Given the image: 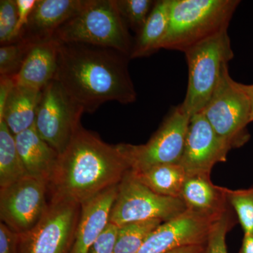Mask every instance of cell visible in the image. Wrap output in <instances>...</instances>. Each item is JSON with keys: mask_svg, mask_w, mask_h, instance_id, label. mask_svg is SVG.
I'll return each instance as SVG.
<instances>
[{"mask_svg": "<svg viewBox=\"0 0 253 253\" xmlns=\"http://www.w3.org/2000/svg\"><path fill=\"white\" fill-rule=\"evenodd\" d=\"M18 23L16 0L0 1V42L1 45L13 43Z\"/></svg>", "mask_w": 253, "mask_h": 253, "instance_id": "obj_28", "label": "cell"}, {"mask_svg": "<svg viewBox=\"0 0 253 253\" xmlns=\"http://www.w3.org/2000/svg\"><path fill=\"white\" fill-rule=\"evenodd\" d=\"M190 119L191 116L179 105L171 110L147 143L129 144L131 170L140 172L159 165L179 163Z\"/></svg>", "mask_w": 253, "mask_h": 253, "instance_id": "obj_10", "label": "cell"}, {"mask_svg": "<svg viewBox=\"0 0 253 253\" xmlns=\"http://www.w3.org/2000/svg\"><path fill=\"white\" fill-rule=\"evenodd\" d=\"M239 0H169V21L162 49L184 51L228 29Z\"/></svg>", "mask_w": 253, "mask_h": 253, "instance_id": "obj_3", "label": "cell"}, {"mask_svg": "<svg viewBox=\"0 0 253 253\" xmlns=\"http://www.w3.org/2000/svg\"><path fill=\"white\" fill-rule=\"evenodd\" d=\"M118 12L128 28L136 34L144 26L156 1L152 0H115Z\"/></svg>", "mask_w": 253, "mask_h": 253, "instance_id": "obj_25", "label": "cell"}, {"mask_svg": "<svg viewBox=\"0 0 253 253\" xmlns=\"http://www.w3.org/2000/svg\"><path fill=\"white\" fill-rule=\"evenodd\" d=\"M131 169L129 144H107L81 125L59 154L48 184L50 202L83 204L118 185Z\"/></svg>", "mask_w": 253, "mask_h": 253, "instance_id": "obj_1", "label": "cell"}, {"mask_svg": "<svg viewBox=\"0 0 253 253\" xmlns=\"http://www.w3.org/2000/svg\"><path fill=\"white\" fill-rule=\"evenodd\" d=\"M117 50L59 42L54 80L84 113H93L108 101L129 104L136 99L128 62Z\"/></svg>", "mask_w": 253, "mask_h": 253, "instance_id": "obj_2", "label": "cell"}, {"mask_svg": "<svg viewBox=\"0 0 253 253\" xmlns=\"http://www.w3.org/2000/svg\"><path fill=\"white\" fill-rule=\"evenodd\" d=\"M207 244V242H206ZM206 244L182 246L167 253H206Z\"/></svg>", "mask_w": 253, "mask_h": 253, "instance_id": "obj_33", "label": "cell"}, {"mask_svg": "<svg viewBox=\"0 0 253 253\" xmlns=\"http://www.w3.org/2000/svg\"><path fill=\"white\" fill-rule=\"evenodd\" d=\"M32 44L19 40L0 47V76L14 78Z\"/></svg>", "mask_w": 253, "mask_h": 253, "instance_id": "obj_26", "label": "cell"}, {"mask_svg": "<svg viewBox=\"0 0 253 253\" xmlns=\"http://www.w3.org/2000/svg\"><path fill=\"white\" fill-rule=\"evenodd\" d=\"M218 219L204 217L186 210L154 229L137 253H167L182 246L206 244L211 226Z\"/></svg>", "mask_w": 253, "mask_h": 253, "instance_id": "obj_13", "label": "cell"}, {"mask_svg": "<svg viewBox=\"0 0 253 253\" xmlns=\"http://www.w3.org/2000/svg\"><path fill=\"white\" fill-rule=\"evenodd\" d=\"M81 205L50 202L41 221L20 234L19 253H71Z\"/></svg>", "mask_w": 253, "mask_h": 253, "instance_id": "obj_9", "label": "cell"}, {"mask_svg": "<svg viewBox=\"0 0 253 253\" xmlns=\"http://www.w3.org/2000/svg\"><path fill=\"white\" fill-rule=\"evenodd\" d=\"M87 0H38L19 40L33 44L52 40L55 33L79 12Z\"/></svg>", "mask_w": 253, "mask_h": 253, "instance_id": "obj_14", "label": "cell"}, {"mask_svg": "<svg viewBox=\"0 0 253 253\" xmlns=\"http://www.w3.org/2000/svg\"><path fill=\"white\" fill-rule=\"evenodd\" d=\"M200 113L231 149L241 147L249 141L251 104L240 83L231 78L229 65L223 69L215 90Z\"/></svg>", "mask_w": 253, "mask_h": 253, "instance_id": "obj_6", "label": "cell"}, {"mask_svg": "<svg viewBox=\"0 0 253 253\" xmlns=\"http://www.w3.org/2000/svg\"><path fill=\"white\" fill-rule=\"evenodd\" d=\"M47 181L28 176L0 189V217L19 234L31 230L41 221L49 204Z\"/></svg>", "mask_w": 253, "mask_h": 253, "instance_id": "obj_11", "label": "cell"}, {"mask_svg": "<svg viewBox=\"0 0 253 253\" xmlns=\"http://www.w3.org/2000/svg\"><path fill=\"white\" fill-rule=\"evenodd\" d=\"M20 234L0 224V253H19Z\"/></svg>", "mask_w": 253, "mask_h": 253, "instance_id": "obj_30", "label": "cell"}, {"mask_svg": "<svg viewBox=\"0 0 253 253\" xmlns=\"http://www.w3.org/2000/svg\"><path fill=\"white\" fill-rule=\"evenodd\" d=\"M188 86L181 109L190 116L201 112L217 87L221 73L234 58L228 29L200 42L184 51Z\"/></svg>", "mask_w": 253, "mask_h": 253, "instance_id": "obj_5", "label": "cell"}, {"mask_svg": "<svg viewBox=\"0 0 253 253\" xmlns=\"http://www.w3.org/2000/svg\"><path fill=\"white\" fill-rule=\"evenodd\" d=\"M118 185L103 191L81 205L71 253H88L109 223L110 213L118 194Z\"/></svg>", "mask_w": 253, "mask_h": 253, "instance_id": "obj_15", "label": "cell"}, {"mask_svg": "<svg viewBox=\"0 0 253 253\" xmlns=\"http://www.w3.org/2000/svg\"><path fill=\"white\" fill-rule=\"evenodd\" d=\"M131 171L143 184L156 194L180 199L187 176L179 163L159 165L140 172Z\"/></svg>", "mask_w": 253, "mask_h": 253, "instance_id": "obj_21", "label": "cell"}, {"mask_svg": "<svg viewBox=\"0 0 253 253\" xmlns=\"http://www.w3.org/2000/svg\"><path fill=\"white\" fill-rule=\"evenodd\" d=\"M53 39L110 48L129 57L133 45L115 0H87L79 12L57 30Z\"/></svg>", "mask_w": 253, "mask_h": 253, "instance_id": "obj_4", "label": "cell"}, {"mask_svg": "<svg viewBox=\"0 0 253 253\" xmlns=\"http://www.w3.org/2000/svg\"><path fill=\"white\" fill-rule=\"evenodd\" d=\"M16 146L28 176L49 181L59 154L37 132L34 126L15 136Z\"/></svg>", "mask_w": 253, "mask_h": 253, "instance_id": "obj_18", "label": "cell"}, {"mask_svg": "<svg viewBox=\"0 0 253 253\" xmlns=\"http://www.w3.org/2000/svg\"><path fill=\"white\" fill-rule=\"evenodd\" d=\"M169 21V0L156 1L144 26L136 34L129 59L147 57L162 49Z\"/></svg>", "mask_w": 253, "mask_h": 253, "instance_id": "obj_20", "label": "cell"}, {"mask_svg": "<svg viewBox=\"0 0 253 253\" xmlns=\"http://www.w3.org/2000/svg\"><path fill=\"white\" fill-rule=\"evenodd\" d=\"M18 8V23L15 31L14 41H18L26 27L38 0H16Z\"/></svg>", "mask_w": 253, "mask_h": 253, "instance_id": "obj_31", "label": "cell"}, {"mask_svg": "<svg viewBox=\"0 0 253 253\" xmlns=\"http://www.w3.org/2000/svg\"><path fill=\"white\" fill-rule=\"evenodd\" d=\"M234 224L229 210L213 223L208 236L206 253H228L226 236Z\"/></svg>", "mask_w": 253, "mask_h": 253, "instance_id": "obj_27", "label": "cell"}, {"mask_svg": "<svg viewBox=\"0 0 253 253\" xmlns=\"http://www.w3.org/2000/svg\"><path fill=\"white\" fill-rule=\"evenodd\" d=\"M239 253H253V235L244 234Z\"/></svg>", "mask_w": 253, "mask_h": 253, "instance_id": "obj_34", "label": "cell"}, {"mask_svg": "<svg viewBox=\"0 0 253 253\" xmlns=\"http://www.w3.org/2000/svg\"><path fill=\"white\" fill-rule=\"evenodd\" d=\"M42 92L15 84L0 113V121H4L14 136L34 126Z\"/></svg>", "mask_w": 253, "mask_h": 253, "instance_id": "obj_19", "label": "cell"}, {"mask_svg": "<svg viewBox=\"0 0 253 253\" xmlns=\"http://www.w3.org/2000/svg\"><path fill=\"white\" fill-rule=\"evenodd\" d=\"M186 208L179 198L161 196L151 191L131 169L118 184L117 196L110 213L109 222L119 227L129 223L159 219L171 220Z\"/></svg>", "mask_w": 253, "mask_h": 253, "instance_id": "obj_7", "label": "cell"}, {"mask_svg": "<svg viewBox=\"0 0 253 253\" xmlns=\"http://www.w3.org/2000/svg\"><path fill=\"white\" fill-rule=\"evenodd\" d=\"M28 176L18 154L15 136L4 121H0V189Z\"/></svg>", "mask_w": 253, "mask_h": 253, "instance_id": "obj_22", "label": "cell"}, {"mask_svg": "<svg viewBox=\"0 0 253 253\" xmlns=\"http://www.w3.org/2000/svg\"><path fill=\"white\" fill-rule=\"evenodd\" d=\"M240 85L249 98L250 104H251V123H252L253 122V84H244L240 83Z\"/></svg>", "mask_w": 253, "mask_h": 253, "instance_id": "obj_35", "label": "cell"}, {"mask_svg": "<svg viewBox=\"0 0 253 253\" xmlns=\"http://www.w3.org/2000/svg\"><path fill=\"white\" fill-rule=\"evenodd\" d=\"M231 148L221 140L201 113L191 116L179 164L186 176H211L213 167L225 162Z\"/></svg>", "mask_w": 253, "mask_h": 253, "instance_id": "obj_12", "label": "cell"}, {"mask_svg": "<svg viewBox=\"0 0 253 253\" xmlns=\"http://www.w3.org/2000/svg\"><path fill=\"white\" fill-rule=\"evenodd\" d=\"M180 199L187 211L204 217L218 219L229 210L224 187L214 185L210 175L186 176Z\"/></svg>", "mask_w": 253, "mask_h": 253, "instance_id": "obj_17", "label": "cell"}, {"mask_svg": "<svg viewBox=\"0 0 253 253\" xmlns=\"http://www.w3.org/2000/svg\"><path fill=\"white\" fill-rule=\"evenodd\" d=\"M228 204L234 208L244 234L253 235V187L232 190L224 187Z\"/></svg>", "mask_w": 253, "mask_h": 253, "instance_id": "obj_24", "label": "cell"}, {"mask_svg": "<svg viewBox=\"0 0 253 253\" xmlns=\"http://www.w3.org/2000/svg\"><path fill=\"white\" fill-rule=\"evenodd\" d=\"M163 222L151 219L119 226L113 253H137L146 238Z\"/></svg>", "mask_w": 253, "mask_h": 253, "instance_id": "obj_23", "label": "cell"}, {"mask_svg": "<svg viewBox=\"0 0 253 253\" xmlns=\"http://www.w3.org/2000/svg\"><path fill=\"white\" fill-rule=\"evenodd\" d=\"M118 231V226L109 222L88 253H113Z\"/></svg>", "mask_w": 253, "mask_h": 253, "instance_id": "obj_29", "label": "cell"}, {"mask_svg": "<svg viewBox=\"0 0 253 253\" xmlns=\"http://www.w3.org/2000/svg\"><path fill=\"white\" fill-rule=\"evenodd\" d=\"M14 85V78L0 76V113L3 111L6 99Z\"/></svg>", "mask_w": 253, "mask_h": 253, "instance_id": "obj_32", "label": "cell"}, {"mask_svg": "<svg viewBox=\"0 0 253 253\" xmlns=\"http://www.w3.org/2000/svg\"><path fill=\"white\" fill-rule=\"evenodd\" d=\"M83 113L54 80L42 89L34 126L42 139L61 154L81 126Z\"/></svg>", "mask_w": 253, "mask_h": 253, "instance_id": "obj_8", "label": "cell"}, {"mask_svg": "<svg viewBox=\"0 0 253 253\" xmlns=\"http://www.w3.org/2000/svg\"><path fill=\"white\" fill-rule=\"evenodd\" d=\"M59 47V42L54 39L32 44L19 71L14 76L15 84L42 90L54 80Z\"/></svg>", "mask_w": 253, "mask_h": 253, "instance_id": "obj_16", "label": "cell"}]
</instances>
